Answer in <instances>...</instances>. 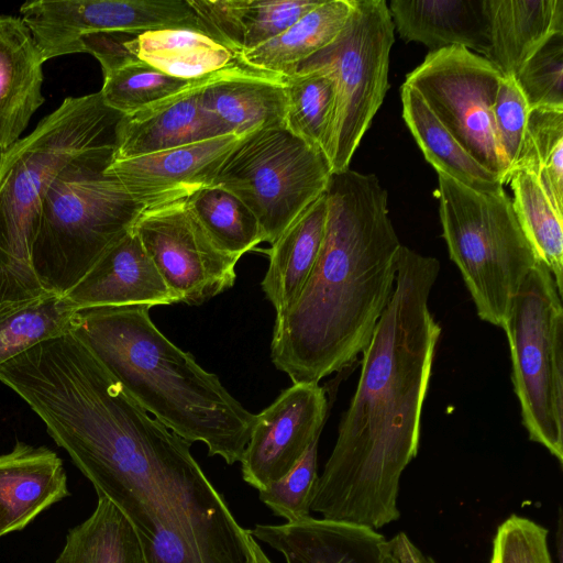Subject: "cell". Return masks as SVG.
<instances>
[{"label":"cell","instance_id":"cell-1","mask_svg":"<svg viewBox=\"0 0 563 563\" xmlns=\"http://www.w3.org/2000/svg\"><path fill=\"white\" fill-rule=\"evenodd\" d=\"M435 257L401 244L394 290L362 352L356 389L318 477L311 512L375 530L399 519L400 478L418 453L441 327L429 299Z\"/></svg>","mask_w":563,"mask_h":563},{"label":"cell","instance_id":"cell-2","mask_svg":"<svg viewBox=\"0 0 563 563\" xmlns=\"http://www.w3.org/2000/svg\"><path fill=\"white\" fill-rule=\"evenodd\" d=\"M316 264L297 299L276 316L271 358L292 384L319 383L368 344L395 285L401 246L388 195L374 174L333 172Z\"/></svg>","mask_w":563,"mask_h":563},{"label":"cell","instance_id":"cell-3","mask_svg":"<svg viewBox=\"0 0 563 563\" xmlns=\"http://www.w3.org/2000/svg\"><path fill=\"white\" fill-rule=\"evenodd\" d=\"M190 444L125 401L92 424L73 461L129 519L146 563H253L251 530L236 521Z\"/></svg>","mask_w":563,"mask_h":563},{"label":"cell","instance_id":"cell-4","mask_svg":"<svg viewBox=\"0 0 563 563\" xmlns=\"http://www.w3.org/2000/svg\"><path fill=\"white\" fill-rule=\"evenodd\" d=\"M148 307L76 311L71 333L145 411L210 456L241 461L255 415L154 324Z\"/></svg>","mask_w":563,"mask_h":563},{"label":"cell","instance_id":"cell-5","mask_svg":"<svg viewBox=\"0 0 563 563\" xmlns=\"http://www.w3.org/2000/svg\"><path fill=\"white\" fill-rule=\"evenodd\" d=\"M122 115L100 91L67 97L29 135L0 152V303L46 295L32 266L46 191L76 156L114 143Z\"/></svg>","mask_w":563,"mask_h":563},{"label":"cell","instance_id":"cell-6","mask_svg":"<svg viewBox=\"0 0 563 563\" xmlns=\"http://www.w3.org/2000/svg\"><path fill=\"white\" fill-rule=\"evenodd\" d=\"M114 143L71 159L44 197L32 266L46 294L64 296L145 209L108 172Z\"/></svg>","mask_w":563,"mask_h":563},{"label":"cell","instance_id":"cell-7","mask_svg":"<svg viewBox=\"0 0 563 563\" xmlns=\"http://www.w3.org/2000/svg\"><path fill=\"white\" fill-rule=\"evenodd\" d=\"M438 173L442 238L477 316L501 328L526 275L539 263L504 188L472 189Z\"/></svg>","mask_w":563,"mask_h":563},{"label":"cell","instance_id":"cell-8","mask_svg":"<svg viewBox=\"0 0 563 563\" xmlns=\"http://www.w3.org/2000/svg\"><path fill=\"white\" fill-rule=\"evenodd\" d=\"M563 294L541 263L511 299L503 329L521 420L531 441L563 464Z\"/></svg>","mask_w":563,"mask_h":563},{"label":"cell","instance_id":"cell-9","mask_svg":"<svg viewBox=\"0 0 563 563\" xmlns=\"http://www.w3.org/2000/svg\"><path fill=\"white\" fill-rule=\"evenodd\" d=\"M331 174L322 151L284 126H271L246 134L223 161L211 185L244 202L256 217L264 242L272 244L324 194Z\"/></svg>","mask_w":563,"mask_h":563},{"label":"cell","instance_id":"cell-10","mask_svg":"<svg viewBox=\"0 0 563 563\" xmlns=\"http://www.w3.org/2000/svg\"><path fill=\"white\" fill-rule=\"evenodd\" d=\"M352 5L339 36L299 66L323 65L334 75L336 108L327 152L332 173L349 168L384 101L395 42V26L385 0H352Z\"/></svg>","mask_w":563,"mask_h":563},{"label":"cell","instance_id":"cell-11","mask_svg":"<svg viewBox=\"0 0 563 563\" xmlns=\"http://www.w3.org/2000/svg\"><path fill=\"white\" fill-rule=\"evenodd\" d=\"M482 55L461 46L430 52L405 84L424 100L462 147L503 184L509 168L499 146L493 107L503 78Z\"/></svg>","mask_w":563,"mask_h":563},{"label":"cell","instance_id":"cell-12","mask_svg":"<svg viewBox=\"0 0 563 563\" xmlns=\"http://www.w3.org/2000/svg\"><path fill=\"white\" fill-rule=\"evenodd\" d=\"M133 230L178 302L201 305L234 285L240 258L212 242L186 199L144 209Z\"/></svg>","mask_w":563,"mask_h":563},{"label":"cell","instance_id":"cell-13","mask_svg":"<svg viewBox=\"0 0 563 563\" xmlns=\"http://www.w3.org/2000/svg\"><path fill=\"white\" fill-rule=\"evenodd\" d=\"M30 29L46 60L85 53L107 34L199 31L188 0H40L31 8Z\"/></svg>","mask_w":563,"mask_h":563},{"label":"cell","instance_id":"cell-14","mask_svg":"<svg viewBox=\"0 0 563 563\" xmlns=\"http://www.w3.org/2000/svg\"><path fill=\"white\" fill-rule=\"evenodd\" d=\"M328 411L319 383H296L284 389L255 422L241 463L245 483L256 488L284 476L319 440Z\"/></svg>","mask_w":563,"mask_h":563},{"label":"cell","instance_id":"cell-15","mask_svg":"<svg viewBox=\"0 0 563 563\" xmlns=\"http://www.w3.org/2000/svg\"><path fill=\"white\" fill-rule=\"evenodd\" d=\"M251 534L286 563H437L402 532L387 539L368 527L312 516L291 523L256 525Z\"/></svg>","mask_w":563,"mask_h":563},{"label":"cell","instance_id":"cell-16","mask_svg":"<svg viewBox=\"0 0 563 563\" xmlns=\"http://www.w3.org/2000/svg\"><path fill=\"white\" fill-rule=\"evenodd\" d=\"M245 135L225 134L136 157L112 158L108 172L145 209L187 199L212 184L223 161Z\"/></svg>","mask_w":563,"mask_h":563},{"label":"cell","instance_id":"cell-17","mask_svg":"<svg viewBox=\"0 0 563 563\" xmlns=\"http://www.w3.org/2000/svg\"><path fill=\"white\" fill-rule=\"evenodd\" d=\"M64 297L77 310L179 303L133 228L111 245Z\"/></svg>","mask_w":563,"mask_h":563},{"label":"cell","instance_id":"cell-18","mask_svg":"<svg viewBox=\"0 0 563 563\" xmlns=\"http://www.w3.org/2000/svg\"><path fill=\"white\" fill-rule=\"evenodd\" d=\"M222 71L177 95L123 114L115 126L112 158L136 157L228 134L200 100L203 86Z\"/></svg>","mask_w":563,"mask_h":563},{"label":"cell","instance_id":"cell-19","mask_svg":"<svg viewBox=\"0 0 563 563\" xmlns=\"http://www.w3.org/2000/svg\"><path fill=\"white\" fill-rule=\"evenodd\" d=\"M69 494L58 455L18 441L10 453L0 455V537L22 530Z\"/></svg>","mask_w":563,"mask_h":563},{"label":"cell","instance_id":"cell-20","mask_svg":"<svg viewBox=\"0 0 563 563\" xmlns=\"http://www.w3.org/2000/svg\"><path fill=\"white\" fill-rule=\"evenodd\" d=\"M285 77L244 64L223 70L201 89L205 110L228 134L284 126Z\"/></svg>","mask_w":563,"mask_h":563},{"label":"cell","instance_id":"cell-21","mask_svg":"<svg viewBox=\"0 0 563 563\" xmlns=\"http://www.w3.org/2000/svg\"><path fill=\"white\" fill-rule=\"evenodd\" d=\"M44 63L23 20L0 15V152L21 139L45 100Z\"/></svg>","mask_w":563,"mask_h":563},{"label":"cell","instance_id":"cell-22","mask_svg":"<svg viewBox=\"0 0 563 563\" xmlns=\"http://www.w3.org/2000/svg\"><path fill=\"white\" fill-rule=\"evenodd\" d=\"M488 47L483 57L504 76L519 73L553 35L563 33V0H485Z\"/></svg>","mask_w":563,"mask_h":563},{"label":"cell","instance_id":"cell-23","mask_svg":"<svg viewBox=\"0 0 563 563\" xmlns=\"http://www.w3.org/2000/svg\"><path fill=\"white\" fill-rule=\"evenodd\" d=\"M391 20L400 38L430 52L461 46L484 54L488 47L485 0H391Z\"/></svg>","mask_w":563,"mask_h":563},{"label":"cell","instance_id":"cell-24","mask_svg":"<svg viewBox=\"0 0 563 563\" xmlns=\"http://www.w3.org/2000/svg\"><path fill=\"white\" fill-rule=\"evenodd\" d=\"M325 220L324 191L271 244L268 267L261 286L276 316L286 311L302 290L322 245Z\"/></svg>","mask_w":563,"mask_h":563},{"label":"cell","instance_id":"cell-25","mask_svg":"<svg viewBox=\"0 0 563 563\" xmlns=\"http://www.w3.org/2000/svg\"><path fill=\"white\" fill-rule=\"evenodd\" d=\"M126 48L135 59L185 80H199L243 64L210 36L187 29L143 32L130 38Z\"/></svg>","mask_w":563,"mask_h":563},{"label":"cell","instance_id":"cell-26","mask_svg":"<svg viewBox=\"0 0 563 563\" xmlns=\"http://www.w3.org/2000/svg\"><path fill=\"white\" fill-rule=\"evenodd\" d=\"M352 0H322L285 32L242 53L244 65L282 77L294 75L300 64L331 44L344 29Z\"/></svg>","mask_w":563,"mask_h":563},{"label":"cell","instance_id":"cell-27","mask_svg":"<svg viewBox=\"0 0 563 563\" xmlns=\"http://www.w3.org/2000/svg\"><path fill=\"white\" fill-rule=\"evenodd\" d=\"M400 97L402 118L426 159L437 172L479 191L504 188L497 176L462 147L412 87L404 82Z\"/></svg>","mask_w":563,"mask_h":563},{"label":"cell","instance_id":"cell-28","mask_svg":"<svg viewBox=\"0 0 563 563\" xmlns=\"http://www.w3.org/2000/svg\"><path fill=\"white\" fill-rule=\"evenodd\" d=\"M97 495L95 511L69 530L55 563H146L129 519L108 497Z\"/></svg>","mask_w":563,"mask_h":563},{"label":"cell","instance_id":"cell-29","mask_svg":"<svg viewBox=\"0 0 563 563\" xmlns=\"http://www.w3.org/2000/svg\"><path fill=\"white\" fill-rule=\"evenodd\" d=\"M284 86V128L327 156L336 108L333 73L323 65L299 67Z\"/></svg>","mask_w":563,"mask_h":563},{"label":"cell","instance_id":"cell-30","mask_svg":"<svg viewBox=\"0 0 563 563\" xmlns=\"http://www.w3.org/2000/svg\"><path fill=\"white\" fill-rule=\"evenodd\" d=\"M508 183L518 221L539 262L550 271L563 294V212L552 205L531 172L514 169Z\"/></svg>","mask_w":563,"mask_h":563},{"label":"cell","instance_id":"cell-31","mask_svg":"<svg viewBox=\"0 0 563 563\" xmlns=\"http://www.w3.org/2000/svg\"><path fill=\"white\" fill-rule=\"evenodd\" d=\"M64 296L0 303V366L32 346L71 332L76 314Z\"/></svg>","mask_w":563,"mask_h":563},{"label":"cell","instance_id":"cell-32","mask_svg":"<svg viewBox=\"0 0 563 563\" xmlns=\"http://www.w3.org/2000/svg\"><path fill=\"white\" fill-rule=\"evenodd\" d=\"M186 201L202 229L223 252L240 258L264 242L254 213L227 189L209 185Z\"/></svg>","mask_w":563,"mask_h":563},{"label":"cell","instance_id":"cell-33","mask_svg":"<svg viewBox=\"0 0 563 563\" xmlns=\"http://www.w3.org/2000/svg\"><path fill=\"white\" fill-rule=\"evenodd\" d=\"M517 168L534 174L552 205L563 212V108L529 109L522 147L512 170Z\"/></svg>","mask_w":563,"mask_h":563},{"label":"cell","instance_id":"cell-34","mask_svg":"<svg viewBox=\"0 0 563 563\" xmlns=\"http://www.w3.org/2000/svg\"><path fill=\"white\" fill-rule=\"evenodd\" d=\"M202 79L172 77L143 62L134 60L103 75L100 93L108 107L121 114H129L177 95Z\"/></svg>","mask_w":563,"mask_h":563},{"label":"cell","instance_id":"cell-35","mask_svg":"<svg viewBox=\"0 0 563 563\" xmlns=\"http://www.w3.org/2000/svg\"><path fill=\"white\" fill-rule=\"evenodd\" d=\"M318 443L313 442L300 460L280 478L258 490L260 500L287 523L311 516L318 482Z\"/></svg>","mask_w":563,"mask_h":563},{"label":"cell","instance_id":"cell-36","mask_svg":"<svg viewBox=\"0 0 563 563\" xmlns=\"http://www.w3.org/2000/svg\"><path fill=\"white\" fill-rule=\"evenodd\" d=\"M530 108H563V33L553 35L515 77Z\"/></svg>","mask_w":563,"mask_h":563},{"label":"cell","instance_id":"cell-37","mask_svg":"<svg viewBox=\"0 0 563 563\" xmlns=\"http://www.w3.org/2000/svg\"><path fill=\"white\" fill-rule=\"evenodd\" d=\"M321 1L246 0L242 14V53L252 51L278 36Z\"/></svg>","mask_w":563,"mask_h":563},{"label":"cell","instance_id":"cell-38","mask_svg":"<svg viewBox=\"0 0 563 563\" xmlns=\"http://www.w3.org/2000/svg\"><path fill=\"white\" fill-rule=\"evenodd\" d=\"M548 534L536 521L511 515L497 528L490 563H553Z\"/></svg>","mask_w":563,"mask_h":563},{"label":"cell","instance_id":"cell-39","mask_svg":"<svg viewBox=\"0 0 563 563\" xmlns=\"http://www.w3.org/2000/svg\"><path fill=\"white\" fill-rule=\"evenodd\" d=\"M529 106L514 76H503L496 93L493 115L497 140L509 175L520 154Z\"/></svg>","mask_w":563,"mask_h":563},{"label":"cell","instance_id":"cell-40","mask_svg":"<svg viewBox=\"0 0 563 563\" xmlns=\"http://www.w3.org/2000/svg\"><path fill=\"white\" fill-rule=\"evenodd\" d=\"M199 32L238 56L243 51L242 14L246 0H188Z\"/></svg>","mask_w":563,"mask_h":563},{"label":"cell","instance_id":"cell-41","mask_svg":"<svg viewBox=\"0 0 563 563\" xmlns=\"http://www.w3.org/2000/svg\"><path fill=\"white\" fill-rule=\"evenodd\" d=\"M251 549L253 563H273L253 536L251 537Z\"/></svg>","mask_w":563,"mask_h":563}]
</instances>
